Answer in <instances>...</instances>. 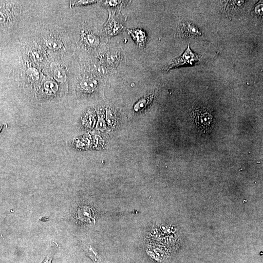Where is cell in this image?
<instances>
[{
	"label": "cell",
	"mask_w": 263,
	"mask_h": 263,
	"mask_svg": "<svg viewBox=\"0 0 263 263\" xmlns=\"http://www.w3.org/2000/svg\"><path fill=\"white\" fill-rule=\"evenodd\" d=\"M192 113L195 125L203 132L210 131L214 121L211 112L207 108L200 106H193Z\"/></svg>",
	"instance_id": "6da1fadb"
},
{
	"label": "cell",
	"mask_w": 263,
	"mask_h": 263,
	"mask_svg": "<svg viewBox=\"0 0 263 263\" xmlns=\"http://www.w3.org/2000/svg\"><path fill=\"white\" fill-rule=\"evenodd\" d=\"M200 56L193 52L190 48L189 43L184 51L179 56L175 58L164 67L166 71L182 66L193 65L200 60Z\"/></svg>",
	"instance_id": "7a4b0ae2"
},
{
	"label": "cell",
	"mask_w": 263,
	"mask_h": 263,
	"mask_svg": "<svg viewBox=\"0 0 263 263\" xmlns=\"http://www.w3.org/2000/svg\"><path fill=\"white\" fill-rule=\"evenodd\" d=\"M109 13V19L105 24L104 31L110 36L116 35L124 29V21L118 16L112 12Z\"/></svg>",
	"instance_id": "3957f363"
},
{
	"label": "cell",
	"mask_w": 263,
	"mask_h": 263,
	"mask_svg": "<svg viewBox=\"0 0 263 263\" xmlns=\"http://www.w3.org/2000/svg\"><path fill=\"white\" fill-rule=\"evenodd\" d=\"M180 30L183 37L192 38L202 35L198 27L194 23L189 20H184L180 25Z\"/></svg>",
	"instance_id": "277c9868"
},
{
	"label": "cell",
	"mask_w": 263,
	"mask_h": 263,
	"mask_svg": "<svg viewBox=\"0 0 263 263\" xmlns=\"http://www.w3.org/2000/svg\"><path fill=\"white\" fill-rule=\"evenodd\" d=\"M25 52L29 59L36 63H41L45 59L44 51L36 45H27Z\"/></svg>",
	"instance_id": "5b68a950"
},
{
	"label": "cell",
	"mask_w": 263,
	"mask_h": 263,
	"mask_svg": "<svg viewBox=\"0 0 263 263\" xmlns=\"http://www.w3.org/2000/svg\"><path fill=\"white\" fill-rule=\"evenodd\" d=\"M97 86L96 80L92 79H84L80 81L79 86L80 90L86 94L92 93L94 91Z\"/></svg>",
	"instance_id": "8992f818"
},
{
	"label": "cell",
	"mask_w": 263,
	"mask_h": 263,
	"mask_svg": "<svg viewBox=\"0 0 263 263\" xmlns=\"http://www.w3.org/2000/svg\"><path fill=\"white\" fill-rule=\"evenodd\" d=\"M44 40L45 45L51 50L56 51L62 47V44L60 39L54 35H46Z\"/></svg>",
	"instance_id": "52a82bcc"
},
{
	"label": "cell",
	"mask_w": 263,
	"mask_h": 263,
	"mask_svg": "<svg viewBox=\"0 0 263 263\" xmlns=\"http://www.w3.org/2000/svg\"><path fill=\"white\" fill-rule=\"evenodd\" d=\"M127 31L139 46H144L146 39V35L143 30L136 29H128Z\"/></svg>",
	"instance_id": "ba28073f"
},
{
	"label": "cell",
	"mask_w": 263,
	"mask_h": 263,
	"mask_svg": "<svg viewBox=\"0 0 263 263\" xmlns=\"http://www.w3.org/2000/svg\"><path fill=\"white\" fill-rule=\"evenodd\" d=\"M57 88V86L55 82L52 81H48L44 83L42 90L45 95H52L56 93Z\"/></svg>",
	"instance_id": "9c48e42d"
},
{
	"label": "cell",
	"mask_w": 263,
	"mask_h": 263,
	"mask_svg": "<svg viewBox=\"0 0 263 263\" xmlns=\"http://www.w3.org/2000/svg\"><path fill=\"white\" fill-rule=\"evenodd\" d=\"M130 1L124 0H105L102 1V5L109 8L123 7L128 4Z\"/></svg>",
	"instance_id": "30bf717a"
},
{
	"label": "cell",
	"mask_w": 263,
	"mask_h": 263,
	"mask_svg": "<svg viewBox=\"0 0 263 263\" xmlns=\"http://www.w3.org/2000/svg\"><path fill=\"white\" fill-rule=\"evenodd\" d=\"M45 258L41 263H52L54 256L58 249V245L53 242Z\"/></svg>",
	"instance_id": "8fae6325"
},
{
	"label": "cell",
	"mask_w": 263,
	"mask_h": 263,
	"mask_svg": "<svg viewBox=\"0 0 263 263\" xmlns=\"http://www.w3.org/2000/svg\"><path fill=\"white\" fill-rule=\"evenodd\" d=\"M0 4V23H4L10 20L12 15L5 6Z\"/></svg>",
	"instance_id": "7c38bea8"
},
{
	"label": "cell",
	"mask_w": 263,
	"mask_h": 263,
	"mask_svg": "<svg viewBox=\"0 0 263 263\" xmlns=\"http://www.w3.org/2000/svg\"><path fill=\"white\" fill-rule=\"evenodd\" d=\"M54 78L58 81L63 82L65 80V74L64 70L61 68H57L53 72Z\"/></svg>",
	"instance_id": "4fadbf2b"
},
{
	"label": "cell",
	"mask_w": 263,
	"mask_h": 263,
	"mask_svg": "<svg viewBox=\"0 0 263 263\" xmlns=\"http://www.w3.org/2000/svg\"><path fill=\"white\" fill-rule=\"evenodd\" d=\"M96 0H73L70 2L71 6L85 5L92 4L97 2Z\"/></svg>",
	"instance_id": "5bb4252c"
},
{
	"label": "cell",
	"mask_w": 263,
	"mask_h": 263,
	"mask_svg": "<svg viewBox=\"0 0 263 263\" xmlns=\"http://www.w3.org/2000/svg\"><path fill=\"white\" fill-rule=\"evenodd\" d=\"M148 99L147 98H144L139 101L134 107V109L136 111L144 109L148 104Z\"/></svg>",
	"instance_id": "9a60e30c"
},
{
	"label": "cell",
	"mask_w": 263,
	"mask_h": 263,
	"mask_svg": "<svg viewBox=\"0 0 263 263\" xmlns=\"http://www.w3.org/2000/svg\"><path fill=\"white\" fill-rule=\"evenodd\" d=\"M86 252L88 256L91 258L92 260L97 263L98 262V257L97 253L91 247H88L87 249Z\"/></svg>",
	"instance_id": "2e32d148"
},
{
	"label": "cell",
	"mask_w": 263,
	"mask_h": 263,
	"mask_svg": "<svg viewBox=\"0 0 263 263\" xmlns=\"http://www.w3.org/2000/svg\"><path fill=\"white\" fill-rule=\"evenodd\" d=\"M86 39L87 43L92 45H95L98 43V40L97 38L91 34H88L86 36Z\"/></svg>",
	"instance_id": "e0dca14e"
},
{
	"label": "cell",
	"mask_w": 263,
	"mask_h": 263,
	"mask_svg": "<svg viewBox=\"0 0 263 263\" xmlns=\"http://www.w3.org/2000/svg\"><path fill=\"white\" fill-rule=\"evenodd\" d=\"M263 4L260 3L257 4L254 8V12L255 14L259 16L263 15Z\"/></svg>",
	"instance_id": "ac0fdd59"
},
{
	"label": "cell",
	"mask_w": 263,
	"mask_h": 263,
	"mask_svg": "<svg viewBox=\"0 0 263 263\" xmlns=\"http://www.w3.org/2000/svg\"><path fill=\"white\" fill-rule=\"evenodd\" d=\"M107 119L110 124L112 123V121L113 122V121L114 120L113 115L110 110L107 112Z\"/></svg>",
	"instance_id": "d6986e66"
},
{
	"label": "cell",
	"mask_w": 263,
	"mask_h": 263,
	"mask_svg": "<svg viewBox=\"0 0 263 263\" xmlns=\"http://www.w3.org/2000/svg\"><path fill=\"white\" fill-rule=\"evenodd\" d=\"M3 125L0 123V132L2 129Z\"/></svg>",
	"instance_id": "ffe728a7"
}]
</instances>
